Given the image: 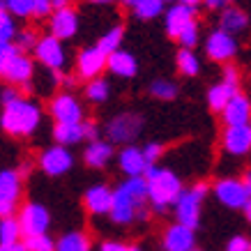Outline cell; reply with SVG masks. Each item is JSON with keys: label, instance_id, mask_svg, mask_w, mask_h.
Returning <instances> with one entry per match:
<instances>
[{"label": "cell", "instance_id": "6da1fadb", "mask_svg": "<svg viewBox=\"0 0 251 251\" xmlns=\"http://www.w3.org/2000/svg\"><path fill=\"white\" fill-rule=\"evenodd\" d=\"M145 180L150 184V205L154 212L164 214L168 207L177 203V198L182 196V182L180 177L168 171V168H159L157 164H150L145 171Z\"/></svg>", "mask_w": 251, "mask_h": 251}, {"label": "cell", "instance_id": "7a4b0ae2", "mask_svg": "<svg viewBox=\"0 0 251 251\" xmlns=\"http://www.w3.org/2000/svg\"><path fill=\"white\" fill-rule=\"evenodd\" d=\"M39 120H42V108L32 99L19 97L16 101L2 106L0 125L9 136H30L39 127Z\"/></svg>", "mask_w": 251, "mask_h": 251}, {"label": "cell", "instance_id": "3957f363", "mask_svg": "<svg viewBox=\"0 0 251 251\" xmlns=\"http://www.w3.org/2000/svg\"><path fill=\"white\" fill-rule=\"evenodd\" d=\"M0 74L12 85H25L35 74V65L14 42H7L0 44Z\"/></svg>", "mask_w": 251, "mask_h": 251}, {"label": "cell", "instance_id": "277c9868", "mask_svg": "<svg viewBox=\"0 0 251 251\" xmlns=\"http://www.w3.org/2000/svg\"><path fill=\"white\" fill-rule=\"evenodd\" d=\"M205 196H207L205 182H198L191 189H184L182 196L177 198V203H175V219H177V224L196 230L198 224H201V203H203Z\"/></svg>", "mask_w": 251, "mask_h": 251}, {"label": "cell", "instance_id": "5b68a950", "mask_svg": "<svg viewBox=\"0 0 251 251\" xmlns=\"http://www.w3.org/2000/svg\"><path fill=\"white\" fill-rule=\"evenodd\" d=\"M148 210L141 205L136 198L131 196L125 184H118V189H113V210H111V219L120 226H127L134 219H145Z\"/></svg>", "mask_w": 251, "mask_h": 251}, {"label": "cell", "instance_id": "8992f818", "mask_svg": "<svg viewBox=\"0 0 251 251\" xmlns=\"http://www.w3.org/2000/svg\"><path fill=\"white\" fill-rule=\"evenodd\" d=\"M143 129V118L136 113H120L106 125V136L111 143L129 145Z\"/></svg>", "mask_w": 251, "mask_h": 251}, {"label": "cell", "instance_id": "52a82bcc", "mask_svg": "<svg viewBox=\"0 0 251 251\" xmlns=\"http://www.w3.org/2000/svg\"><path fill=\"white\" fill-rule=\"evenodd\" d=\"M21 177L23 175L14 168H5L0 173V214L12 217L16 212L19 198H21Z\"/></svg>", "mask_w": 251, "mask_h": 251}, {"label": "cell", "instance_id": "ba28073f", "mask_svg": "<svg viewBox=\"0 0 251 251\" xmlns=\"http://www.w3.org/2000/svg\"><path fill=\"white\" fill-rule=\"evenodd\" d=\"M19 224H21L23 237L46 235L51 217H49V210L44 205H39V203H25L21 207V212H19Z\"/></svg>", "mask_w": 251, "mask_h": 251}, {"label": "cell", "instance_id": "9c48e42d", "mask_svg": "<svg viewBox=\"0 0 251 251\" xmlns=\"http://www.w3.org/2000/svg\"><path fill=\"white\" fill-rule=\"evenodd\" d=\"M35 58H37L44 67H49L51 72H60L67 65V51L62 49V42L53 35L39 37L37 46H35Z\"/></svg>", "mask_w": 251, "mask_h": 251}, {"label": "cell", "instance_id": "30bf717a", "mask_svg": "<svg viewBox=\"0 0 251 251\" xmlns=\"http://www.w3.org/2000/svg\"><path fill=\"white\" fill-rule=\"evenodd\" d=\"M51 115H53L55 125H78L83 122V108L78 104V99L69 92H60L58 97L51 99L49 106Z\"/></svg>", "mask_w": 251, "mask_h": 251}, {"label": "cell", "instance_id": "8fae6325", "mask_svg": "<svg viewBox=\"0 0 251 251\" xmlns=\"http://www.w3.org/2000/svg\"><path fill=\"white\" fill-rule=\"evenodd\" d=\"M205 53L210 60H217V62H226L233 60L237 53V39L226 30H214L207 35L205 39Z\"/></svg>", "mask_w": 251, "mask_h": 251}, {"label": "cell", "instance_id": "7c38bea8", "mask_svg": "<svg viewBox=\"0 0 251 251\" xmlns=\"http://www.w3.org/2000/svg\"><path fill=\"white\" fill-rule=\"evenodd\" d=\"M72 166H74V157H72V152H69L65 145L55 143L39 154V168H42L46 175H51V177L65 175Z\"/></svg>", "mask_w": 251, "mask_h": 251}, {"label": "cell", "instance_id": "4fadbf2b", "mask_svg": "<svg viewBox=\"0 0 251 251\" xmlns=\"http://www.w3.org/2000/svg\"><path fill=\"white\" fill-rule=\"evenodd\" d=\"M214 196L219 198L221 205L226 207H233V210H242L247 205V201H249V191L244 187L242 180H235V177H224L219 182L214 184Z\"/></svg>", "mask_w": 251, "mask_h": 251}, {"label": "cell", "instance_id": "5bb4252c", "mask_svg": "<svg viewBox=\"0 0 251 251\" xmlns=\"http://www.w3.org/2000/svg\"><path fill=\"white\" fill-rule=\"evenodd\" d=\"M108 67V55L99 49L97 44L95 46H88L83 49L76 58V69H78V76L81 78H99L101 69Z\"/></svg>", "mask_w": 251, "mask_h": 251}, {"label": "cell", "instance_id": "9a60e30c", "mask_svg": "<svg viewBox=\"0 0 251 251\" xmlns=\"http://www.w3.org/2000/svg\"><path fill=\"white\" fill-rule=\"evenodd\" d=\"M221 145L233 157H242V154L251 152V125L226 127L224 136H221Z\"/></svg>", "mask_w": 251, "mask_h": 251}, {"label": "cell", "instance_id": "2e32d148", "mask_svg": "<svg viewBox=\"0 0 251 251\" xmlns=\"http://www.w3.org/2000/svg\"><path fill=\"white\" fill-rule=\"evenodd\" d=\"M166 19H164V23H166V32L168 37H180V32L189 25L191 21H194V16H196V7H189V5H184V2H175V5H171V7L166 9Z\"/></svg>", "mask_w": 251, "mask_h": 251}, {"label": "cell", "instance_id": "e0dca14e", "mask_svg": "<svg viewBox=\"0 0 251 251\" xmlns=\"http://www.w3.org/2000/svg\"><path fill=\"white\" fill-rule=\"evenodd\" d=\"M224 125L226 127H242L251 122V99L242 92H237L235 97L228 101V106L224 108Z\"/></svg>", "mask_w": 251, "mask_h": 251}, {"label": "cell", "instance_id": "ac0fdd59", "mask_svg": "<svg viewBox=\"0 0 251 251\" xmlns=\"http://www.w3.org/2000/svg\"><path fill=\"white\" fill-rule=\"evenodd\" d=\"M49 28H51V35L62 39H72L78 32V14L72 7L67 9H58L51 14L49 19Z\"/></svg>", "mask_w": 251, "mask_h": 251}, {"label": "cell", "instance_id": "d6986e66", "mask_svg": "<svg viewBox=\"0 0 251 251\" xmlns=\"http://www.w3.org/2000/svg\"><path fill=\"white\" fill-rule=\"evenodd\" d=\"M118 164H120V171L127 177H138V175H145L148 171V159L143 154V148H136V145H127L122 148L120 154H118Z\"/></svg>", "mask_w": 251, "mask_h": 251}, {"label": "cell", "instance_id": "ffe728a7", "mask_svg": "<svg viewBox=\"0 0 251 251\" xmlns=\"http://www.w3.org/2000/svg\"><path fill=\"white\" fill-rule=\"evenodd\" d=\"M194 244H196V235L189 226L173 224L164 233V249L166 251H194Z\"/></svg>", "mask_w": 251, "mask_h": 251}, {"label": "cell", "instance_id": "44dd1931", "mask_svg": "<svg viewBox=\"0 0 251 251\" xmlns=\"http://www.w3.org/2000/svg\"><path fill=\"white\" fill-rule=\"evenodd\" d=\"M83 203L88 207V212L92 214H111V210H113V189H108L104 184H95V187L85 191Z\"/></svg>", "mask_w": 251, "mask_h": 251}, {"label": "cell", "instance_id": "7402d4cb", "mask_svg": "<svg viewBox=\"0 0 251 251\" xmlns=\"http://www.w3.org/2000/svg\"><path fill=\"white\" fill-rule=\"evenodd\" d=\"M108 69H111V74H115V76L131 78V76H136L138 62L129 51L120 49V51H115V53L108 55Z\"/></svg>", "mask_w": 251, "mask_h": 251}, {"label": "cell", "instance_id": "603a6c76", "mask_svg": "<svg viewBox=\"0 0 251 251\" xmlns=\"http://www.w3.org/2000/svg\"><path fill=\"white\" fill-rule=\"evenodd\" d=\"M83 159L90 168H104L113 159V143L111 141H92L85 148Z\"/></svg>", "mask_w": 251, "mask_h": 251}, {"label": "cell", "instance_id": "cb8c5ba5", "mask_svg": "<svg viewBox=\"0 0 251 251\" xmlns=\"http://www.w3.org/2000/svg\"><path fill=\"white\" fill-rule=\"evenodd\" d=\"M237 85H230L226 81H221V83L212 85L210 90H207V106L217 111V113H224V108L228 106V101L237 95Z\"/></svg>", "mask_w": 251, "mask_h": 251}, {"label": "cell", "instance_id": "d4e9b609", "mask_svg": "<svg viewBox=\"0 0 251 251\" xmlns=\"http://www.w3.org/2000/svg\"><path fill=\"white\" fill-rule=\"evenodd\" d=\"M53 138L58 145H74L85 141V129H83V122L78 125H55L53 127Z\"/></svg>", "mask_w": 251, "mask_h": 251}, {"label": "cell", "instance_id": "484cf974", "mask_svg": "<svg viewBox=\"0 0 251 251\" xmlns=\"http://www.w3.org/2000/svg\"><path fill=\"white\" fill-rule=\"evenodd\" d=\"M219 25H221V30L230 32V35H237V32H242L244 28L249 25V19H247V14H244L242 9L228 7V9H224V12H221Z\"/></svg>", "mask_w": 251, "mask_h": 251}, {"label": "cell", "instance_id": "4316f807", "mask_svg": "<svg viewBox=\"0 0 251 251\" xmlns=\"http://www.w3.org/2000/svg\"><path fill=\"white\" fill-rule=\"evenodd\" d=\"M55 251H90V240L85 233L72 230V233H65L55 242Z\"/></svg>", "mask_w": 251, "mask_h": 251}, {"label": "cell", "instance_id": "83f0119b", "mask_svg": "<svg viewBox=\"0 0 251 251\" xmlns=\"http://www.w3.org/2000/svg\"><path fill=\"white\" fill-rule=\"evenodd\" d=\"M19 237H23L19 219H14V217H2V224H0V247L16 244Z\"/></svg>", "mask_w": 251, "mask_h": 251}, {"label": "cell", "instance_id": "f1b7e54d", "mask_svg": "<svg viewBox=\"0 0 251 251\" xmlns=\"http://www.w3.org/2000/svg\"><path fill=\"white\" fill-rule=\"evenodd\" d=\"M85 97L90 99L92 104H104L111 97V83L106 78H92L90 83L85 85Z\"/></svg>", "mask_w": 251, "mask_h": 251}, {"label": "cell", "instance_id": "f546056e", "mask_svg": "<svg viewBox=\"0 0 251 251\" xmlns=\"http://www.w3.org/2000/svg\"><path fill=\"white\" fill-rule=\"evenodd\" d=\"M122 35H125V28L122 25H113L111 30H106L101 37H99L97 46L104 51L106 55L115 53V51H120V44H122Z\"/></svg>", "mask_w": 251, "mask_h": 251}, {"label": "cell", "instance_id": "4dcf8cb0", "mask_svg": "<svg viewBox=\"0 0 251 251\" xmlns=\"http://www.w3.org/2000/svg\"><path fill=\"white\" fill-rule=\"evenodd\" d=\"M164 5H166L164 0H138L136 7L131 9V12L141 21H152V19H157L164 12Z\"/></svg>", "mask_w": 251, "mask_h": 251}, {"label": "cell", "instance_id": "1f68e13d", "mask_svg": "<svg viewBox=\"0 0 251 251\" xmlns=\"http://www.w3.org/2000/svg\"><path fill=\"white\" fill-rule=\"evenodd\" d=\"M177 69H180V74H184V76H196L198 72H201L198 55L191 49H180L177 51Z\"/></svg>", "mask_w": 251, "mask_h": 251}, {"label": "cell", "instance_id": "d6a6232c", "mask_svg": "<svg viewBox=\"0 0 251 251\" xmlns=\"http://www.w3.org/2000/svg\"><path fill=\"white\" fill-rule=\"evenodd\" d=\"M150 95L157 99H164V101H171L177 97V85L168 78H154L150 83Z\"/></svg>", "mask_w": 251, "mask_h": 251}, {"label": "cell", "instance_id": "836d02e7", "mask_svg": "<svg viewBox=\"0 0 251 251\" xmlns=\"http://www.w3.org/2000/svg\"><path fill=\"white\" fill-rule=\"evenodd\" d=\"M35 2L37 0H2V7L7 9L12 16L25 19V16L35 14Z\"/></svg>", "mask_w": 251, "mask_h": 251}, {"label": "cell", "instance_id": "e575fe53", "mask_svg": "<svg viewBox=\"0 0 251 251\" xmlns=\"http://www.w3.org/2000/svg\"><path fill=\"white\" fill-rule=\"evenodd\" d=\"M16 23L5 7H0V44H7L16 39Z\"/></svg>", "mask_w": 251, "mask_h": 251}, {"label": "cell", "instance_id": "d590c367", "mask_svg": "<svg viewBox=\"0 0 251 251\" xmlns=\"http://www.w3.org/2000/svg\"><path fill=\"white\" fill-rule=\"evenodd\" d=\"M198 35H201V28H198L196 19H194V21H191L182 32H180L177 42H180V46H182V49H191V51H194V49H196V44H198V39H201Z\"/></svg>", "mask_w": 251, "mask_h": 251}, {"label": "cell", "instance_id": "8d00e7d4", "mask_svg": "<svg viewBox=\"0 0 251 251\" xmlns=\"http://www.w3.org/2000/svg\"><path fill=\"white\" fill-rule=\"evenodd\" d=\"M23 244L28 251H55V242L49 235H30L23 237Z\"/></svg>", "mask_w": 251, "mask_h": 251}, {"label": "cell", "instance_id": "74e56055", "mask_svg": "<svg viewBox=\"0 0 251 251\" xmlns=\"http://www.w3.org/2000/svg\"><path fill=\"white\" fill-rule=\"evenodd\" d=\"M37 35H35V32L32 30H23V32H19V35H16V46H19V49H21L23 53H25V51H35V46H37Z\"/></svg>", "mask_w": 251, "mask_h": 251}, {"label": "cell", "instance_id": "f35d334b", "mask_svg": "<svg viewBox=\"0 0 251 251\" xmlns=\"http://www.w3.org/2000/svg\"><path fill=\"white\" fill-rule=\"evenodd\" d=\"M161 152H164V145H159V143H148L143 148V154H145V159H148V164H157Z\"/></svg>", "mask_w": 251, "mask_h": 251}, {"label": "cell", "instance_id": "ab89813d", "mask_svg": "<svg viewBox=\"0 0 251 251\" xmlns=\"http://www.w3.org/2000/svg\"><path fill=\"white\" fill-rule=\"evenodd\" d=\"M53 14V2L51 0H37L35 2V19H44V16H51Z\"/></svg>", "mask_w": 251, "mask_h": 251}, {"label": "cell", "instance_id": "60d3db41", "mask_svg": "<svg viewBox=\"0 0 251 251\" xmlns=\"http://www.w3.org/2000/svg\"><path fill=\"white\" fill-rule=\"evenodd\" d=\"M226 251H251V242L242 235H235L233 240H228V247Z\"/></svg>", "mask_w": 251, "mask_h": 251}, {"label": "cell", "instance_id": "b9f144b4", "mask_svg": "<svg viewBox=\"0 0 251 251\" xmlns=\"http://www.w3.org/2000/svg\"><path fill=\"white\" fill-rule=\"evenodd\" d=\"M19 97H21V95H19V90H16L14 85H5L2 92H0V101H2V106H7V104L16 101Z\"/></svg>", "mask_w": 251, "mask_h": 251}, {"label": "cell", "instance_id": "7bdbcfd3", "mask_svg": "<svg viewBox=\"0 0 251 251\" xmlns=\"http://www.w3.org/2000/svg\"><path fill=\"white\" fill-rule=\"evenodd\" d=\"M83 129H85V141H88V143L99 141V129L95 122H83Z\"/></svg>", "mask_w": 251, "mask_h": 251}, {"label": "cell", "instance_id": "ee69618b", "mask_svg": "<svg viewBox=\"0 0 251 251\" xmlns=\"http://www.w3.org/2000/svg\"><path fill=\"white\" fill-rule=\"evenodd\" d=\"M224 81L230 85H237L240 76H237V69L233 67V65H226V67H224Z\"/></svg>", "mask_w": 251, "mask_h": 251}, {"label": "cell", "instance_id": "f6af8a7d", "mask_svg": "<svg viewBox=\"0 0 251 251\" xmlns=\"http://www.w3.org/2000/svg\"><path fill=\"white\" fill-rule=\"evenodd\" d=\"M230 2H233V0H203V5H205L207 9H221V12L228 9Z\"/></svg>", "mask_w": 251, "mask_h": 251}, {"label": "cell", "instance_id": "bcb514c9", "mask_svg": "<svg viewBox=\"0 0 251 251\" xmlns=\"http://www.w3.org/2000/svg\"><path fill=\"white\" fill-rule=\"evenodd\" d=\"M129 247H125L122 242H104L99 251H127Z\"/></svg>", "mask_w": 251, "mask_h": 251}, {"label": "cell", "instance_id": "7dc6e473", "mask_svg": "<svg viewBox=\"0 0 251 251\" xmlns=\"http://www.w3.org/2000/svg\"><path fill=\"white\" fill-rule=\"evenodd\" d=\"M0 251H28L23 242H16V244H7V247H0Z\"/></svg>", "mask_w": 251, "mask_h": 251}, {"label": "cell", "instance_id": "c3c4849f", "mask_svg": "<svg viewBox=\"0 0 251 251\" xmlns=\"http://www.w3.org/2000/svg\"><path fill=\"white\" fill-rule=\"evenodd\" d=\"M53 2V12H58V9H67L69 7V0H51Z\"/></svg>", "mask_w": 251, "mask_h": 251}, {"label": "cell", "instance_id": "681fc988", "mask_svg": "<svg viewBox=\"0 0 251 251\" xmlns=\"http://www.w3.org/2000/svg\"><path fill=\"white\" fill-rule=\"evenodd\" d=\"M242 182H244V187H247V191H249V196H251V171L242 177Z\"/></svg>", "mask_w": 251, "mask_h": 251}, {"label": "cell", "instance_id": "f907efd6", "mask_svg": "<svg viewBox=\"0 0 251 251\" xmlns=\"http://www.w3.org/2000/svg\"><path fill=\"white\" fill-rule=\"evenodd\" d=\"M242 212H244V217H247V221H251V198L247 201V205L242 207Z\"/></svg>", "mask_w": 251, "mask_h": 251}, {"label": "cell", "instance_id": "816d5d0a", "mask_svg": "<svg viewBox=\"0 0 251 251\" xmlns=\"http://www.w3.org/2000/svg\"><path fill=\"white\" fill-rule=\"evenodd\" d=\"M177 2H184L189 7H198V2H203V0H177Z\"/></svg>", "mask_w": 251, "mask_h": 251}, {"label": "cell", "instance_id": "f5cc1de1", "mask_svg": "<svg viewBox=\"0 0 251 251\" xmlns=\"http://www.w3.org/2000/svg\"><path fill=\"white\" fill-rule=\"evenodd\" d=\"M120 2H122V5H125V7L134 9V7H136V2H138V0H120Z\"/></svg>", "mask_w": 251, "mask_h": 251}, {"label": "cell", "instance_id": "db71d44e", "mask_svg": "<svg viewBox=\"0 0 251 251\" xmlns=\"http://www.w3.org/2000/svg\"><path fill=\"white\" fill-rule=\"evenodd\" d=\"M95 5H108V2H115V0H90Z\"/></svg>", "mask_w": 251, "mask_h": 251}, {"label": "cell", "instance_id": "11a10c76", "mask_svg": "<svg viewBox=\"0 0 251 251\" xmlns=\"http://www.w3.org/2000/svg\"><path fill=\"white\" fill-rule=\"evenodd\" d=\"M127 251H141V247H129Z\"/></svg>", "mask_w": 251, "mask_h": 251}, {"label": "cell", "instance_id": "9f6ffc18", "mask_svg": "<svg viewBox=\"0 0 251 251\" xmlns=\"http://www.w3.org/2000/svg\"><path fill=\"white\" fill-rule=\"evenodd\" d=\"M164 2H173V0H164Z\"/></svg>", "mask_w": 251, "mask_h": 251}, {"label": "cell", "instance_id": "6f0895ef", "mask_svg": "<svg viewBox=\"0 0 251 251\" xmlns=\"http://www.w3.org/2000/svg\"><path fill=\"white\" fill-rule=\"evenodd\" d=\"M194 251H198V249H194Z\"/></svg>", "mask_w": 251, "mask_h": 251}]
</instances>
